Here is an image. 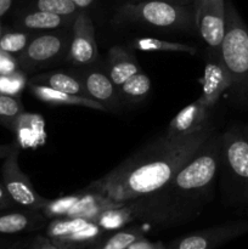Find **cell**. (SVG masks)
Segmentation results:
<instances>
[{
  "label": "cell",
  "instance_id": "obj_1",
  "mask_svg": "<svg viewBox=\"0 0 248 249\" xmlns=\"http://www.w3.org/2000/svg\"><path fill=\"white\" fill-rule=\"evenodd\" d=\"M213 133V126L209 123L182 139H169L163 134L113 170L88 185L85 190L119 203L153 194L172 180Z\"/></svg>",
  "mask_w": 248,
  "mask_h": 249
},
{
  "label": "cell",
  "instance_id": "obj_2",
  "mask_svg": "<svg viewBox=\"0 0 248 249\" xmlns=\"http://www.w3.org/2000/svg\"><path fill=\"white\" fill-rule=\"evenodd\" d=\"M220 160L221 135L213 133L160 191L173 203L197 218L208 201L206 195L211 192Z\"/></svg>",
  "mask_w": 248,
  "mask_h": 249
},
{
  "label": "cell",
  "instance_id": "obj_3",
  "mask_svg": "<svg viewBox=\"0 0 248 249\" xmlns=\"http://www.w3.org/2000/svg\"><path fill=\"white\" fill-rule=\"evenodd\" d=\"M232 88L248 92V26L230 0H226L225 36L219 53Z\"/></svg>",
  "mask_w": 248,
  "mask_h": 249
},
{
  "label": "cell",
  "instance_id": "obj_4",
  "mask_svg": "<svg viewBox=\"0 0 248 249\" xmlns=\"http://www.w3.org/2000/svg\"><path fill=\"white\" fill-rule=\"evenodd\" d=\"M114 21L118 23L133 22L163 29H190L194 22V12L189 6L159 0H141L125 2L117 11Z\"/></svg>",
  "mask_w": 248,
  "mask_h": 249
},
{
  "label": "cell",
  "instance_id": "obj_5",
  "mask_svg": "<svg viewBox=\"0 0 248 249\" xmlns=\"http://www.w3.org/2000/svg\"><path fill=\"white\" fill-rule=\"evenodd\" d=\"M72 38V26L34 36L22 53L16 55L24 73H34L66 61Z\"/></svg>",
  "mask_w": 248,
  "mask_h": 249
},
{
  "label": "cell",
  "instance_id": "obj_6",
  "mask_svg": "<svg viewBox=\"0 0 248 249\" xmlns=\"http://www.w3.org/2000/svg\"><path fill=\"white\" fill-rule=\"evenodd\" d=\"M122 204L124 203L112 201L97 192L84 190L71 196L49 199L40 212L49 220L56 218H84L95 221L102 212Z\"/></svg>",
  "mask_w": 248,
  "mask_h": 249
},
{
  "label": "cell",
  "instance_id": "obj_7",
  "mask_svg": "<svg viewBox=\"0 0 248 249\" xmlns=\"http://www.w3.org/2000/svg\"><path fill=\"white\" fill-rule=\"evenodd\" d=\"M94 220L84 218H56L49 220L45 236L66 249H88L106 236Z\"/></svg>",
  "mask_w": 248,
  "mask_h": 249
},
{
  "label": "cell",
  "instance_id": "obj_8",
  "mask_svg": "<svg viewBox=\"0 0 248 249\" xmlns=\"http://www.w3.org/2000/svg\"><path fill=\"white\" fill-rule=\"evenodd\" d=\"M221 162L242 196V203L248 206V139L241 128H231L221 135Z\"/></svg>",
  "mask_w": 248,
  "mask_h": 249
},
{
  "label": "cell",
  "instance_id": "obj_9",
  "mask_svg": "<svg viewBox=\"0 0 248 249\" xmlns=\"http://www.w3.org/2000/svg\"><path fill=\"white\" fill-rule=\"evenodd\" d=\"M18 148H16L4 158V163L1 165L2 185L17 207L41 211L49 199L41 197L35 191L29 178L22 172L18 164Z\"/></svg>",
  "mask_w": 248,
  "mask_h": 249
},
{
  "label": "cell",
  "instance_id": "obj_10",
  "mask_svg": "<svg viewBox=\"0 0 248 249\" xmlns=\"http://www.w3.org/2000/svg\"><path fill=\"white\" fill-rule=\"evenodd\" d=\"M194 22L199 36L219 55L225 36L226 0H195Z\"/></svg>",
  "mask_w": 248,
  "mask_h": 249
},
{
  "label": "cell",
  "instance_id": "obj_11",
  "mask_svg": "<svg viewBox=\"0 0 248 249\" xmlns=\"http://www.w3.org/2000/svg\"><path fill=\"white\" fill-rule=\"evenodd\" d=\"M246 233H248V220L231 221L175 238L168 243L167 249H218Z\"/></svg>",
  "mask_w": 248,
  "mask_h": 249
},
{
  "label": "cell",
  "instance_id": "obj_12",
  "mask_svg": "<svg viewBox=\"0 0 248 249\" xmlns=\"http://www.w3.org/2000/svg\"><path fill=\"white\" fill-rule=\"evenodd\" d=\"M99 58L95 27L85 10H80L72 23V38L66 61L72 66H90Z\"/></svg>",
  "mask_w": 248,
  "mask_h": 249
},
{
  "label": "cell",
  "instance_id": "obj_13",
  "mask_svg": "<svg viewBox=\"0 0 248 249\" xmlns=\"http://www.w3.org/2000/svg\"><path fill=\"white\" fill-rule=\"evenodd\" d=\"M75 74L84 84L88 97L104 105L108 112H116L121 108L122 100L119 97L118 87L112 82L107 72L88 68Z\"/></svg>",
  "mask_w": 248,
  "mask_h": 249
},
{
  "label": "cell",
  "instance_id": "obj_14",
  "mask_svg": "<svg viewBox=\"0 0 248 249\" xmlns=\"http://www.w3.org/2000/svg\"><path fill=\"white\" fill-rule=\"evenodd\" d=\"M232 88L230 74L221 62L218 53H212L208 57L202 79V94L199 101L208 108L213 109L225 90Z\"/></svg>",
  "mask_w": 248,
  "mask_h": 249
},
{
  "label": "cell",
  "instance_id": "obj_15",
  "mask_svg": "<svg viewBox=\"0 0 248 249\" xmlns=\"http://www.w3.org/2000/svg\"><path fill=\"white\" fill-rule=\"evenodd\" d=\"M48 223L49 219L40 211L19 207L0 211V237L39 231Z\"/></svg>",
  "mask_w": 248,
  "mask_h": 249
},
{
  "label": "cell",
  "instance_id": "obj_16",
  "mask_svg": "<svg viewBox=\"0 0 248 249\" xmlns=\"http://www.w3.org/2000/svg\"><path fill=\"white\" fill-rule=\"evenodd\" d=\"M212 109L204 106L198 99L182 108L170 121L164 135L169 139H182L197 133L209 124Z\"/></svg>",
  "mask_w": 248,
  "mask_h": 249
},
{
  "label": "cell",
  "instance_id": "obj_17",
  "mask_svg": "<svg viewBox=\"0 0 248 249\" xmlns=\"http://www.w3.org/2000/svg\"><path fill=\"white\" fill-rule=\"evenodd\" d=\"M29 87V90L32 94L40 101L45 104L51 105V106H79L87 107V108L96 109L101 112H108L104 105L90 97L79 96V95L67 94V92L57 91L55 89L46 87L41 84H27Z\"/></svg>",
  "mask_w": 248,
  "mask_h": 249
},
{
  "label": "cell",
  "instance_id": "obj_18",
  "mask_svg": "<svg viewBox=\"0 0 248 249\" xmlns=\"http://www.w3.org/2000/svg\"><path fill=\"white\" fill-rule=\"evenodd\" d=\"M140 71V66L136 58L125 49L121 45H114L109 49L107 74L117 87L123 84Z\"/></svg>",
  "mask_w": 248,
  "mask_h": 249
},
{
  "label": "cell",
  "instance_id": "obj_19",
  "mask_svg": "<svg viewBox=\"0 0 248 249\" xmlns=\"http://www.w3.org/2000/svg\"><path fill=\"white\" fill-rule=\"evenodd\" d=\"M28 84L46 85V87L57 90V91L88 97L84 84L75 73L60 72V71L41 73V74L33 75L28 80Z\"/></svg>",
  "mask_w": 248,
  "mask_h": 249
},
{
  "label": "cell",
  "instance_id": "obj_20",
  "mask_svg": "<svg viewBox=\"0 0 248 249\" xmlns=\"http://www.w3.org/2000/svg\"><path fill=\"white\" fill-rule=\"evenodd\" d=\"M74 17L60 16L50 12L34 10L24 15L21 19V26L32 31H57L65 27H70L73 23Z\"/></svg>",
  "mask_w": 248,
  "mask_h": 249
},
{
  "label": "cell",
  "instance_id": "obj_21",
  "mask_svg": "<svg viewBox=\"0 0 248 249\" xmlns=\"http://www.w3.org/2000/svg\"><path fill=\"white\" fill-rule=\"evenodd\" d=\"M145 237V230L140 226H129L117 230L109 236H105L102 240L88 249H128L131 243Z\"/></svg>",
  "mask_w": 248,
  "mask_h": 249
},
{
  "label": "cell",
  "instance_id": "obj_22",
  "mask_svg": "<svg viewBox=\"0 0 248 249\" xmlns=\"http://www.w3.org/2000/svg\"><path fill=\"white\" fill-rule=\"evenodd\" d=\"M151 91V80L143 72L136 73L131 78H129L126 82L118 87L119 97L122 100V104L124 102H139L148 96Z\"/></svg>",
  "mask_w": 248,
  "mask_h": 249
},
{
  "label": "cell",
  "instance_id": "obj_23",
  "mask_svg": "<svg viewBox=\"0 0 248 249\" xmlns=\"http://www.w3.org/2000/svg\"><path fill=\"white\" fill-rule=\"evenodd\" d=\"M133 49L140 51H159V53H184L189 55L196 53V48L189 44L177 43V41H168L163 39L152 38V36H142L133 41Z\"/></svg>",
  "mask_w": 248,
  "mask_h": 249
},
{
  "label": "cell",
  "instance_id": "obj_24",
  "mask_svg": "<svg viewBox=\"0 0 248 249\" xmlns=\"http://www.w3.org/2000/svg\"><path fill=\"white\" fill-rule=\"evenodd\" d=\"M23 114V105L17 96L0 92V123L14 130L17 119Z\"/></svg>",
  "mask_w": 248,
  "mask_h": 249
},
{
  "label": "cell",
  "instance_id": "obj_25",
  "mask_svg": "<svg viewBox=\"0 0 248 249\" xmlns=\"http://www.w3.org/2000/svg\"><path fill=\"white\" fill-rule=\"evenodd\" d=\"M35 10L66 17H75L80 11L71 0H35Z\"/></svg>",
  "mask_w": 248,
  "mask_h": 249
},
{
  "label": "cell",
  "instance_id": "obj_26",
  "mask_svg": "<svg viewBox=\"0 0 248 249\" xmlns=\"http://www.w3.org/2000/svg\"><path fill=\"white\" fill-rule=\"evenodd\" d=\"M32 38L33 36L31 33H26V32L6 33L0 38V50L11 53V55H18L26 49Z\"/></svg>",
  "mask_w": 248,
  "mask_h": 249
},
{
  "label": "cell",
  "instance_id": "obj_27",
  "mask_svg": "<svg viewBox=\"0 0 248 249\" xmlns=\"http://www.w3.org/2000/svg\"><path fill=\"white\" fill-rule=\"evenodd\" d=\"M28 84V79L23 71H15L9 74L0 75V92L1 94L17 96Z\"/></svg>",
  "mask_w": 248,
  "mask_h": 249
},
{
  "label": "cell",
  "instance_id": "obj_28",
  "mask_svg": "<svg viewBox=\"0 0 248 249\" xmlns=\"http://www.w3.org/2000/svg\"><path fill=\"white\" fill-rule=\"evenodd\" d=\"M18 68L19 67L16 57H14L11 53L0 50V75L9 74V73L17 71Z\"/></svg>",
  "mask_w": 248,
  "mask_h": 249
},
{
  "label": "cell",
  "instance_id": "obj_29",
  "mask_svg": "<svg viewBox=\"0 0 248 249\" xmlns=\"http://www.w3.org/2000/svg\"><path fill=\"white\" fill-rule=\"evenodd\" d=\"M27 249H66L63 247H60V246L55 245L53 241L50 240L46 236H36L35 238H33L31 242V245L28 246Z\"/></svg>",
  "mask_w": 248,
  "mask_h": 249
},
{
  "label": "cell",
  "instance_id": "obj_30",
  "mask_svg": "<svg viewBox=\"0 0 248 249\" xmlns=\"http://www.w3.org/2000/svg\"><path fill=\"white\" fill-rule=\"evenodd\" d=\"M32 240L28 238H17V240H7L0 238V249H26L31 245Z\"/></svg>",
  "mask_w": 248,
  "mask_h": 249
},
{
  "label": "cell",
  "instance_id": "obj_31",
  "mask_svg": "<svg viewBox=\"0 0 248 249\" xmlns=\"http://www.w3.org/2000/svg\"><path fill=\"white\" fill-rule=\"evenodd\" d=\"M128 249H167V245H164L160 241L152 242V241H148L147 238L142 237L140 240L135 241L134 243H131Z\"/></svg>",
  "mask_w": 248,
  "mask_h": 249
},
{
  "label": "cell",
  "instance_id": "obj_32",
  "mask_svg": "<svg viewBox=\"0 0 248 249\" xmlns=\"http://www.w3.org/2000/svg\"><path fill=\"white\" fill-rule=\"evenodd\" d=\"M17 208L16 204L11 199V197L7 194L6 189L4 187L2 182H0V211H5V209Z\"/></svg>",
  "mask_w": 248,
  "mask_h": 249
},
{
  "label": "cell",
  "instance_id": "obj_33",
  "mask_svg": "<svg viewBox=\"0 0 248 249\" xmlns=\"http://www.w3.org/2000/svg\"><path fill=\"white\" fill-rule=\"evenodd\" d=\"M16 148H18L17 143H4V145H0V158H2V160L6 158Z\"/></svg>",
  "mask_w": 248,
  "mask_h": 249
},
{
  "label": "cell",
  "instance_id": "obj_34",
  "mask_svg": "<svg viewBox=\"0 0 248 249\" xmlns=\"http://www.w3.org/2000/svg\"><path fill=\"white\" fill-rule=\"evenodd\" d=\"M79 10H87L88 7L94 4L95 0H71Z\"/></svg>",
  "mask_w": 248,
  "mask_h": 249
},
{
  "label": "cell",
  "instance_id": "obj_35",
  "mask_svg": "<svg viewBox=\"0 0 248 249\" xmlns=\"http://www.w3.org/2000/svg\"><path fill=\"white\" fill-rule=\"evenodd\" d=\"M12 5V0H0V17L4 16L10 10Z\"/></svg>",
  "mask_w": 248,
  "mask_h": 249
},
{
  "label": "cell",
  "instance_id": "obj_36",
  "mask_svg": "<svg viewBox=\"0 0 248 249\" xmlns=\"http://www.w3.org/2000/svg\"><path fill=\"white\" fill-rule=\"evenodd\" d=\"M159 1H168L173 2V4L184 5V6H189L190 4H194L195 0H159Z\"/></svg>",
  "mask_w": 248,
  "mask_h": 249
},
{
  "label": "cell",
  "instance_id": "obj_37",
  "mask_svg": "<svg viewBox=\"0 0 248 249\" xmlns=\"http://www.w3.org/2000/svg\"><path fill=\"white\" fill-rule=\"evenodd\" d=\"M241 130H242V133L245 134V136H246V138L248 139V125H245V126H242V128H241Z\"/></svg>",
  "mask_w": 248,
  "mask_h": 249
},
{
  "label": "cell",
  "instance_id": "obj_38",
  "mask_svg": "<svg viewBox=\"0 0 248 249\" xmlns=\"http://www.w3.org/2000/svg\"><path fill=\"white\" fill-rule=\"evenodd\" d=\"M1 36H2V34H1V24H0V38H1Z\"/></svg>",
  "mask_w": 248,
  "mask_h": 249
}]
</instances>
